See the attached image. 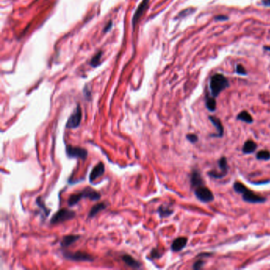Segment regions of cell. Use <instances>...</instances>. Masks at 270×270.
<instances>
[{
  "label": "cell",
  "mask_w": 270,
  "mask_h": 270,
  "mask_svg": "<svg viewBox=\"0 0 270 270\" xmlns=\"http://www.w3.org/2000/svg\"><path fill=\"white\" fill-rule=\"evenodd\" d=\"M107 207V204L105 202H101V203H97L95 205H94L92 208H91V211L89 212L88 218H93L99 212H101L102 210L105 209Z\"/></svg>",
  "instance_id": "cell-17"
},
{
  "label": "cell",
  "mask_w": 270,
  "mask_h": 270,
  "mask_svg": "<svg viewBox=\"0 0 270 270\" xmlns=\"http://www.w3.org/2000/svg\"><path fill=\"white\" fill-rule=\"evenodd\" d=\"M101 55H102V53H101V52H100V53H97V54L95 56H94V58L92 59V60H91V64L92 65V66L95 67V66H97V65H98V63H100V60H101Z\"/></svg>",
  "instance_id": "cell-24"
},
{
  "label": "cell",
  "mask_w": 270,
  "mask_h": 270,
  "mask_svg": "<svg viewBox=\"0 0 270 270\" xmlns=\"http://www.w3.org/2000/svg\"><path fill=\"white\" fill-rule=\"evenodd\" d=\"M229 81L224 75L221 74H216L211 78L209 82V87L212 96L216 97L222 91L229 87Z\"/></svg>",
  "instance_id": "cell-3"
},
{
  "label": "cell",
  "mask_w": 270,
  "mask_h": 270,
  "mask_svg": "<svg viewBox=\"0 0 270 270\" xmlns=\"http://www.w3.org/2000/svg\"><path fill=\"white\" fill-rule=\"evenodd\" d=\"M233 188L237 193H239L242 196V199L244 201L248 202L250 204H261V203L265 202V198L255 194L254 192L247 189V187L244 186L241 182H234Z\"/></svg>",
  "instance_id": "cell-1"
},
{
  "label": "cell",
  "mask_w": 270,
  "mask_h": 270,
  "mask_svg": "<svg viewBox=\"0 0 270 270\" xmlns=\"http://www.w3.org/2000/svg\"><path fill=\"white\" fill-rule=\"evenodd\" d=\"M82 121V110L79 105H77L74 112L72 113L68 120L67 121L66 128L69 129H75L78 128Z\"/></svg>",
  "instance_id": "cell-9"
},
{
  "label": "cell",
  "mask_w": 270,
  "mask_h": 270,
  "mask_svg": "<svg viewBox=\"0 0 270 270\" xmlns=\"http://www.w3.org/2000/svg\"><path fill=\"white\" fill-rule=\"evenodd\" d=\"M79 238H80V235L79 234H69V235L64 236L60 242L61 247L66 248V247L71 246L73 243L76 242L77 240H79Z\"/></svg>",
  "instance_id": "cell-15"
},
{
  "label": "cell",
  "mask_w": 270,
  "mask_h": 270,
  "mask_svg": "<svg viewBox=\"0 0 270 270\" xmlns=\"http://www.w3.org/2000/svg\"><path fill=\"white\" fill-rule=\"evenodd\" d=\"M105 164L103 163L102 162H98V163L93 168L92 171H91V173H90V177H89L90 182H93L94 181L97 180L98 177H101V176L104 174V173H105Z\"/></svg>",
  "instance_id": "cell-10"
},
{
  "label": "cell",
  "mask_w": 270,
  "mask_h": 270,
  "mask_svg": "<svg viewBox=\"0 0 270 270\" xmlns=\"http://www.w3.org/2000/svg\"><path fill=\"white\" fill-rule=\"evenodd\" d=\"M265 49H266V50H268V51H270V48H268V47H265Z\"/></svg>",
  "instance_id": "cell-31"
},
{
  "label": "cell",
  "mask_w": 270,
  "mask_h": 270,
  "mask_svg": "<svg viewBox=\"0 0 270 270\" xmlns=\"http://www.w3.org/2000/svg\"><path fill=\"white\" fill-rule=\"evenodd\" d=\"M66 154L69 158L80 159L82 160H86L88 156V151L85 148L72 145L67 146Z\"/></svg>",
  "instance_id": "cell-7"
},
{
  "label": "cell",
  "mask_w": 270,
  "mask_h": 270,
  "mask_svg": "<svg viewBox=\"0 0 270 270\" xmlns=\"http://www.w3.org/2000/svg\"><path fill=\"white\" fill-rule=\"evenodd\" d=\"M262 3L265 6H270V0H263Z\"/></svg>",
  "instance_id": "cell-30"
},
{
  "label": "cell",
  "mask_w": 270,
  "mask_h": 270,
  "mask_svg": "<svg viewBox=\"0 0 270 270\" xmlns=\"http://www.w3.org/2000/svg\"><path fill=\"white\" fill-rule=\"evenodd\" d=\"M256 158L258 160L268 161L270 159V152L267 150H262V151H258L256 155Z\"/></svg>",
  "instance_id": "cell-22"
},
{
  "label": "cell",
  "mask_w": 270,
  "mask_h": 270,
  "mask_svg": "<svg viewBox=\"0 0 270 270\" xmlns=\"http://www.w3.org/2000/svg\"><path fill=\"white\" fill-rule=\"evenodd\" d=\"M75 216H76V213L72 210H70L68 208H62L53 215L50 221V224L52 225L60 224V223L65 222L67 220H72L75 217Z\"/></svg>",
  "instance_id": "cell-4"
},
{
  "label": "cell",
  "mask_w": 270,
  "mask_h": 270,
  "mask_svg": "<svg viewBox=\"0 0 270 270\" xmlns=\"http://www.w3.org/2000/svg\"><path fill=\"white\" fill-rule=\"evenodd\" d=\"M215 19L216 21H226L227 20L228 18L227 16H224V15H219V16L215 17Z\"/></svg>",
  "instance_id": "cell-29"
},
{
  "label": "cell",
  "mask_w": 270,
  "mask_h": 270,
  "mask_svg": "<svg viewBox=\"0 0 270 270\" xmlns=\"http://www.w3.org/2000/svg\"><path fill=\"white\" fill-rule=\"evenodd\" d=\"M235 71H236V72H237V74H238V75H247V72H246V68H245V67H244L241 64L236 65Z\"/></svg>",
  "instance_id": "cell-25"
},
{
  "label": "cell",
  "mask_w": 270,
  "mask_h": 270,
  "mask_svg": "<svg viewBox=\"0 0 270 270\" xmlns=\"http://www.w3.org/2000/svg\"><path fill=\"white\" fill-rule=\"evenodd\" d=\"M186 139L192 143H195L198 141L197 135H195V134H193V133L192 134H188L186 135Z\"/></svg>",
  "instance_id": "cell-26"
},
{
  "label": "cell",
  "mask_w": 270,
  "mask_h": 270,
  "mask_svg": "<svg viewBox=\"0 0 270 270\" xmlns=\"http://www.w3.org/2000/svg\"><path fill=\"white\" fill-rule=\"evenodd\" d=\"M218 166L220 167V171L216 170H212L208 172V175L210 177L216 178V179H220L222 177H225L229 170V166H228L227 160L225 157H222L219 161H218Z\"/></svg>",
  "instance_id": "cell-8"
},
{
  "label": "cell",
  "mask_w": 270,
  "mask_h": 270,
  "mask_svg": "<svg viewBox=\"0 0 270 270\" xmlns=\"http://www.w3.org/2000/svg\"><path fill=\"white\" fill-rule=\"evenodd\" d=\"M206 107L211 112H214L216 109V101L214 97H207L206 99Z\"/></svg>",
  "instance_id": "cell-21"
},
{
  "label": "cell",
  "mask_w": 270,
  "mask_h": 270,
  "mask_svg": "<svg viewBox=\"0 0 270 270\" xmlns=\"http://www.w3.org/2000/svg\"><path fill=\"white\" fill-rule=\"evenodd\" d=\"M209 120L210 121L212 122V125L216 127V131H217V134H212L211 135V136H216V137H222L224 135V127H223V125H222V122L219 118H217L216 117H214V116H209Z\"/></svg>",
  "instance_id": "cell-14"
},
{
  "label": "cell",
  "mask_w": 270,
  "mask_h": 270,
  "mask_svg": "<svg viewBox=\"0 0 270 270\" xmlns=\"http://www.w3.org/2000/svg\"><path fill=\"white\" fill-rule=\"evenodd\" d=\"M188 242V238L186 237H178L176 238L171 245V250L173 252H178L183 250L186 246Z\"/></svg>",
  "instance_id": "cell-12"
},
{
  "label": "cell",
  "mask_w": 270,
  "mask_h": 270,
  "mask_svg": "<svg viewBox=\"0 0 270 270\" xmlns=\"http://www.w3.org/2000/svg\"><path fill=\"white\" fill-rule=\"evenodd\" d=\"M237 120L241 121H243L245 123L247 124H252L254 120H253L252 116L250 115V113L247 111H242L241 113L237 116Z\"/></svg>",
  "instance_id": "cell-19"
},
{
  "label": "cell",
  "mask_w": 270,
  "mask_h": 270,
  "mask_svg": "<svg viewBox=\"0 0 270 270\" xmlns=\"http://www.w3.org/2000/svg\"><path fill=\"white\" fill-rule=\"evenodd\" d=\"M36 204H37L38 207H40V208H41V209H42L43 211H44V213H45L46 216H49V212H50V209H49V208H46V206H45V204H44V201H43L42 199H41V197H39L37 198V199H36Z\"/></svg>",
  "instance_id": "cell-23"
},
{
  "label": "cell",
  "mask_w": 270,
  "mask_h": 270,
  "mask_svg": "<svg viewBox=\"0 0 270 270\" xmlns=\"http://www.w3.org/2000/svg\"><path fill=\"white\" fill-rule=\"evenodd\" d=\"M190 183H191L192 187L194 189L199 187V186H204V180L198 170H193L192 172L191 176H190Z\"/></svg>",
  "instance_id": "cell-11"
},
{
  "label": "cell",
  "mask_w": 270,
  "mask_h": 270,
  "mask_svg": "<svg viewBox=\"0 0 270 270\" xmlns=\"http://www.w3.org/2000/svg\"><path fill=\"white\" fill-rule=\"evenodd\" d=\"M194 193L196 197L200 201L204 202V203H208L214 200V195L212 192L204 186H199L194 189Z\"/></svg>",
  "instance_id": "cell-6"
},
{
  "label": "cell",
  "mask_w": 270,
  "mask_h": 270,
  "mask_svg": "<svg viewBox=\"0 0 270 270\" xmlns=\"http://www.w3.org/2000/svg\"><path fill=\"white\" fill-rule=\"evenodd\" d=\"M148 3H149V0H143L142 2L140 3V5L139 6V7L137 8L136 11H135V14H134V17L132 18V24L133 26H135L136 24V22H138L139 18H141V16L143 15V12L147 10V6H148Z\"/></svg>",
  "instance_id": "cell-13"
},
{
  "label": "cell",
  "mask_w": 270,
  "mask_h": 270,
  "mask_svg": "<svg viewBox=\"0 0 270 270\" xmlns=\"http://www.w3.org/2000/svg\"><path fill=\"white\" fill-rule=\"evenodd\" d=\"M162 254H160L159 250H158L157 249H153L151 250V258H159Z\"/></svg>",
  "instance_id": "cell-27"
},
{
  "label": "cell",
  "mask_w": 270,
  "mask_h": 270,
  "mask_svg": "<svg viewBox=\"0 0 270 270\" xmlns=\"http://www.w3.org/2000/svg\"><path fill=\"white\" fill-rule=\"evenodd\" d=\"M204 261L202 260H198L197 261L195 262V264L193 265V268L194 269H200V268H202L204 267Z\"/></svg>",
  "instance_id": "cell-28"
},
{
  "label": "cell",
  "mask_w": 270,
  "mask_h": 270,
  "mask_svg": "<svg viewBox=\"0 0 270 270\" xmlns=\"http://www.w3.org/2000/svg\"><path fill=\"white\" fill-rule=\"evenodd\" d=\"M82 198H87L91 200H98L101 198V195L98 192L92 189L91 187H86L84 190L79 193H74L69 197L67 200V204L69 207H72L80 201Z\"/></svg>",
  "instance_id": "cell-2"
},
{
  "label": "cell",
  "mask_w": 270,
  "mask_h": 270,
  "mask_svg": "<svg viewBox=\"0 0 270 270\" xmlns=\"http://www.w3.org/2000/svg\"><path fill=\"white\" fill-rule=\"evenodd\" d=\"M257 144L255 143V142H254L253 140H247L246 142H245L243 147H242V152L244 154H251L253 152L255 151V150L257 149Z\"/></svg>",
  "instance_id": "cell-18"
},
{
  "label": "cell",
  "mask_w": 270,
  "mask_h": 270,
  "mask_svg": "<svg viewBox=\"0 0 270 270\" xmlns=\"http://www.w3.org/2000/svg\"><path fill=\"white\" fill-rule=\"evenodd\" d=\"M63 257L66 259L74 261H94V258L90 254H87L83 251H76V252H67L63 253Z\"/></svg>",
  "instance_id": "cell-5"
},
{
  "label": "cell",
  "mask_w": 270,
  "mask_h": 270,
  "mask_svg": "<svg viewBox=\"0 0 270 270\" xmlns=\"http://www.w3.org/2000/svg\"><path fill=\"white\" fill-rule=\"evenodd\" d=\"M158 212H159L160 218H166L168 216H171L173 212V210L169 207H168V206L162 205L160 206L159 210H158Z\"/></svg>",
  "instance_id": "cell-20"
},
{
  "label": "cell",
  "mask_w": 270,
  "mask_h": 270,
  "mask_svg": "<svg viewBox=\"0 0 270 270\" xmlns=\"http://www.w3.org/2000/svg\"><path fill=\"white\" fill-rule=\"evenodd\" d=\"M121 259L125 264L129 267H131V268H139L141 267V264L138 261L135 260V258H133L132 257L130 256L129 254H124L123 256L121 257Z\"/></svg>",
  "instance_id": "cell-16"
}]
</instances>
